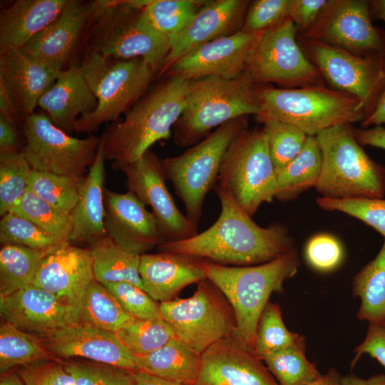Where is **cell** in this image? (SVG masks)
<instances>
[{
    "label": "cell",
    "mask_w": 385,
    "mask_h": 385,
    "mask_svg": "<svg viewBox=\"0 0 385 385\" xmlns=\"http://www.w3.org/2000/svg\"><path fill=\"white\" fill-rule=\"evenodd\" d=\"M186 299L160 303L162 318L180 339L199 354L233 335L235 319L226 304L206 279Z\"/></svg>",
    "instance_id": "5bb4252c"
},
{
    "label": "cell",
    "mask_w": 385,
    "mask_h": 385,
    "mask_svg": "<svg viewBox=\"0 0 385 385\" xmlns=\"http://www.w3.org/2000/svg\"><path fill=\"white\" fill-rule=\"evenodd\" d=\"M301 337L287 329L283 322L279 306L269 302L258 322L254 351L262 360L268 354L293 344Z\"/></svg>",
    "instance_id": "7bdbcfd3"
},
{
    "label": "cell",
    "mask_w": 385,
    "mask_h": 385,
    "mask_svg": "<svg viewBox=\"0 0 385 385\" xmlns=\"http://www.w3.org/2000/svg\"><path fill=\"white\" fill-rule=\"evenodd\" d=\"M0 385H25L18 372L9 370L1 374Z\"/></svg>",
    "instance_id": "e7e4bbea"
},
{
    "label": "cell",
    "mask_w": 385,
    "mask_h": 385,
    "mask_svg": "<svg viewBox=\"0 0 385 385\" xmlns=\"http://www.w3.org/2000/svg\"><path fill=\"white\" fill-rule=\"evenodd\" d=\"M255 88L259 123L272 120L288 123L308 136L336 125L361 122L365 118L356 98L324 85L284 88L258 84Z\"/></svg>",
    "instance_id": "277c9868"
},
{
    "label": "cell",
    "mask_w": 385,
    "mask_h": 385,
    "mask_svg": "<svg viewBox=\"0 0 385 385\" xmlns=\"http://www.w3.org/2000/svg\"><path fill=\"white\" fill-rule=\"evenodd\" d=\"M290 0H255L250 3L241 31H267L287 18Z\"/></svg>",
    "instance_id": "f907efd6"
},
{
    "label": "cell",
    "mask_w": 385,
    "mask_h": 385,
    "mask_svg": "<svg viewBox=\"0 0 385 385\" xmlns=\"http://www.w3.org/2000/svg\"><path fill=\"white\" fill-rule=\"evenodd\" d=\"M383 123H385V85L374 109L361 121V125L366 128L371 125L379 126Z\"/></svg>",
    "instance_id": "680465c9"
},
{
    "label": "cell",
    "mask_w": 385,
    "mask_h": 385,
    "mask_svg": "<svg viewBox=\"0 0 385 385\" xmlns=\"http://www.w3.org/2000/svg\"><path fill=\"white\" fill-rule=\"evenodd\" d=\"M200 261L207 279L226 297L233 309V335L254 350L258 322L270 295L282 292L284 282L298 271L297 249L256 265L227 266Z\"/></svg>",
    "instance_id": "3957f363"
},
{
    "label": "cell",
    "mask_w": 385,
    "mask_h": 385,
    "mask_svg": "<svg viewBox=\"0 0 385 385\" xmlns=\"http://www.w3.org/2000/svg\"><path fill=\"white\" fill-rule=\"evenodd\" d=\"M59 73L24 48H0V77L11 91L24 119L34 113L39 99Z\"/></svg>",
    "instance_id": "d4e9b609"
},
{
    "label": "cell",
    "mask_w": 385,
    "mask_h": 385,
    "mask_svg": "<svg viewBox=\"0 0 385 385\" xmlns=\"http://www.w3.org/2000/svg\"><path fill=\"white\" fill-rule=\"evenodd\" d=\"M138 371L179 384L194 385L201 354L177 338L155 351L134 357Z\"/></svg>",
    "instance_id": "f546056e"
},
{
    "label": "cell",
    "mask_w": 385,
    "mask_h": 385,
    "mask_svg": "<svg viewBox=\"0 0 385 385\" xmlns=\"http://www.w3.org/2000/svg\"><path fill=\"white\" fill-rule=\"evenodd\" d=\"M94 4L86 51L113 60L142 58L160 73L170 51V41L145 22L141 9L133 6L130 0Z\"/></svg>",
    "instance_id": "52a82bcc"
},
{
    "label": "cell",
    "mask_w": 385,
    "mask_h": 385,
    "mask_svg": "<svg viewBox=\"0 0 385 385\" xmlns=\"http://www.w3.org/2000/svg\"><path fill=\"white\" fill-rule=\"evenodd\" d=\"M25 145L22 149L33 170L71 178L78 182L93 165L101 138L91 135L77 138L56 127L45 113H34L23 122Z\"/></svg>",
    "instance_id": "7c38bea8"
},
{
    "label": "cell",
    "mask_w": 385,
    "mask_h": 385,
    "mask_svg": "<svg viewBox=\"0 0 385 385\" xmlns=\"http://www.w3.org/2000/svg\"><path fill=\"white\" fill-rule=\"evenodd\" d=\"M297 41L324 81L332 89L356 98L366 118L385 85V57H361L318 41Z\"/></svg>",
    "instance_id": "4fadbf2b"
},
{
    "label": "cell",
    "mask_w": 385,
    "mask_h": 385,
    "mask_svg": "<svg viewBox=\"0 0 385 385\" xmlns=\"http://www.w3.org/2000/svg\"><path fill=\"white\" fill-rule=\"evenodd\" d=\"M139 272L143 290L159 303L171 301L186 286L207 279L199 260L166 252L141 255Z\"/></svg>",
    "instance_id": "484cf974"
},
{
    "label": "cell",
    "mask_w": 385,
    "mask_h": 385,
    "mask_svg": "<svg viewBox=\"0 0 385 385\" xmlns=\"http://www.w3.org/2000/svg\"><path fill=\"white\" fill-rule=\"evenodd\" d=\"M131 317L139 319L160 318V303L144 290L129 282L103 284Z\"/></svg>",
    "instance_id": "7dc6e473"
},
{
    "label": "cell",
    "mask_w": 385,
    "mask_h": 385,
    "mask_svg": "<svg viewBox=\"0 0 385 385\" xmlns=\"http://www.w3.org/2000/svg\"><path fill=\"white\" fill-rule=\"evenodd\" d=\"M255 85L243 74L235 78L207 76L190 81L183 111L173 127V141L192 146L213 128L259 112Z\"/></svg>",
    "instance_id": "8992f818"
},
{
    "label": "cell",
    "mask_w": 385,
    "mask_h": 385,
    "mask_svg": "<svg viewBox=\"0 0 385 385\" xmlns=\"http://www.w3.org/2000/svg\"><path fill=\"white\" fill-rule=\"evenodd\" d=\"M106 236L122 249L143 255L164 242L158 223L133 193L104 189Z\"/></svg>",
    "instance_id": "ffe728a7"
},
{
    "label": "cell",
    "mask_w": 385,
    "mask_h": 385,
    "mask_svg": "<svg viewBox=\"0 0 385 385\" xmlns=\"http://www.w3.org/2000/svg\"><path fill=\"white\" fill-rule=\"evenodd\" d=\"M53 357H81L130 371H138L135 356L115 333L78 322L39 337Z\"/></svg>",
    "instance_id": "44dd1931"
},
{
    "label": "cell",
    "mask_w": 385,
    "mask_h": 385,
    "mask_svg": "<svg viewBox=\"0 0 385 385\" xmlns=\"http://www.w3.org/2000/svg\"><path fill=\"white\" fill-rule=\"evenodd\" d=\"M242 74L253 85L274 83L284 88L324 85L320 72L302 51L295 26L288 18L264 33Z\"/></svg>",
    "instance_id": "8fae6325"
},
{
    "label": "cell",
    "mask_w": 385,
    "mask_h": 385,
    "mask_svg": "<svg viewBox=\"0 0 385 385\" xmlns=\"http://www.w3.org/2000/svg\"><path fill=\"white\" fill-rule=\"evenodd\" d=\"M354 133L361 145H369L385 150V128L381 125L370 128H354Z\"/></svg>",
    "instance_id": "6f0895ef"
},
{
    "label": "cell",
    "mask_w": 385,
    "mask_h": 385,
    "mask_svg": "<svg viewBox=\"0 0 385 385\" xmlns=\"http://www.w3.org/2000/svg\"><path fill=\"white\" fill-rule=\"evenodd\" d=\"M20 137L16 125L0 115V154L19 152Z\"/></svg>",
    "instance_id": "11a10c76"
},
{
    "label": "cell",
    "mask_w": 385,
    "mask_h": 385,
    "mask_svg": "<svg viewBox=\"0 0 385 385\" xmlns=\"http://www.w3.org/2000/svg\"><path fill=\"white\" fill-rule=\"evenodd\" d=\"M369 1L329 0L297 40H312L361 57H385V31L374 25Z\"/></svg>",
    "instance_id": "9a60e30c"
},
{
    "label": "cell",
    "mask_w": 385,
    "mask_h": 385,
    "mask_svg": "<svg viewBox=\"0 0 385 385\" xmlns=\"http://www.w3.org/2000/svg\"><path fill=\"white\" fill-rule=\"evenodd\" d=\"M207 1L146 0L141 15L150 27L169 38L183 31Z\"/></svg>",
    "instance_id": "d590c367"
},
{
    "label": "cell",
    "mask_w": 385,
    "mask_h": 385,
    "mask_svg": "<svg viewBox=\"0 0 385 385\" xmlns=\"http://www.w3.org/2000/svg\"><path fill=\"white\" fill-rule=\"evenodd\" d=\"M322 168V152L316 136H308L301 152L277 173L275 198L287 201L315 187Z\"/></svg>",
    "instance_id": "d6a6232c"
},
{
    "label": "cell",
    "mask_w": 385,
    "mask_h": 385,
    "mask_svg": "<svg viewBox=\"0 0 385 385\" xmlns=\"http://www.w3.org/2000/svg\"><path fill=\"white\" fill-rule=\"evenodd\" d=\"M23 217L56 238L68 242L72 230V218L41 199L29 190L9 212Z\"/></svg>",
    "instance_id": "ab89813d"
},
{
    "label": "cell",
    "mask_w": 385,
    "mask_h": 385,
    "mask_svg": "<svg viewBox=\"0 0 385 385\" xmlns=\"http://www.w3.org/2000/svg\"><path fill=\"white\" fill-rule=\"evenodd\" d=\"M97 105L81 66L76 64L59 73L38 103L51 122L68 134L74 130L77 120L93 112Z\"/></svg>",
    "instance_id": "4316f807"
},
{
    "label": "cell",
    "mask_w": 385,
    "mask_h": 385,
    "mask_svg": "<svg viewBox=\"0 0 385 385\" xmlns=\"http://www.w3.org/2000/svg\"><path fill=\"white\" fill-rule=\"evenodd\" d=\"M248 128L247 117L216 128L182 154L162 159L165 177L183 203L186 216L198 226L207 194L219 179L225 154L235 138Z\"/></svg>",
    "instance_id": "9c48e42d"
},
{
    "label": "cell",
    "mask_w": 385,
    "mask_h": 385,
    "mask_svg": "<svg viewBox=\"0 0 385 385\" xmlns=\"http://www.w3.org/2000/svg\"><path fill=\"white\" fill-rule=\"evenodd\" d=\"M0 115L17 126L21 123V115L9 87L0 77Z\"/></svg>",
    "instance_id": "9f6ffc18"
},
{
    "label": "cell",
    "mask_w": 385,
    "mask_h": 385,
    "mask_svg": "<svg viewBox=\"0 0 385 385\" xmlns=\"http://www.w3.org/2000/svg\"><path fill=\"white\" fill-rule=\"evenodd\" d=\"M371 16L385 23V0L369 1Z\"/></svg>",
    "instance_id": "be15d7a7"
},
{
    "label": "cell",
    "mask_w": 385,
    "mask_h": 385,
    "mask_svg": "<svg viewBox=\"0 0 385 385\" xmlns=\"http://www.w3.org/2000/svg\"><path fill=\"white\" fill-rule=\"evenodd\" d=\"M237 204L251 217L277 190V174L262 128H246L227 150L219 174Z\"/></svg>",
    "instance_id": "30bf717a"
},
{
    "label": "cell",
    "mask_w": 385,
    "mask_h": 385,
    "mask_svg": "<svg viewBox=\"0 0 385 385\" xmlns=\"http://www.w3.org/2000/svg\"><path fill=\"white\" fill-rule=\"evenodd\" d=\"M115 334L136 356L147 355L175 337L171 327L162 317L150 319L132 317Z\"/></svg>",
    "instance_id": "f35d334b"
},
{
    "label": "cell",
    "mask_w": 385,
    "mask_h": 385,
    "mask_svg": "<svg viewBox=\"0 0 385 385\" xmlns=\"http://www.w3.org/2000/svg\"><path fill=\"white\" fill-rule=\"evenodd\" d=\"M69 0H18L0 14V48H23L62 12Z\"/></svg>",
    "instance_id": "f1b7e54d"
},
{
    "label": "cell",
    "mask_w": 385,
    "mask_h": 385,
    "mask_svg": "<svg viewBox=\"0 0 385 385\" xmlns=\"http://www.w3.org/2000/svg\"><path fill=\"white\" fill-rule=\"evenodd\" d=\"M315 136L322 152V168L314 188L321 197L384 198L385 168L366 153L352 125H336Z\"/></svg>",
    "instance_id": "5b68a950"
},
{
    "label": "cell",
    "mask_w": 385,
    "mask_h": 385,
    "mask_svg": "<svg viewBox=\"0 0 385 385\" xmlns=\"http://www.w3.org/2000/svg\"><path fill=\"white\" fill-rule=\"evenodd\" d=\"M0 313L5 322L38 337L80 322L78 307L34 285L0 297Z\"/></svg>",
    "instance_id": "d6986e66"
},
{
    "label": "cell",
    "mask_w": 385,
    "mask_h": 385,
    "mask_svg": "<svg viewBox=\"0 0 385 385\" xmlns=\"http://www.w3.org/2000/svg\"><path fill=\"white\" fill-rule=\"evenodd\" d=\"M255 351L234 335L201 354L194 385H279Z\"/></svg>",
    "instance_id": "ac0fdd59"
},
{
    "label": "cell",
    "mask_w": 385,
    "mask_h": 385,
    "mask_svg": "<svg viewBox=\"0 0 385 385\" xmlns=\"http://www.w3.org/2000/svg\"><path fill=\"white\" fill-rule=\"evenodd\" d=\"M329 0H290L287 18L294 24L297 36L316 22Z\"/></svg>",
    "instance_id": "f5cc1de1"
},
{
    "label": "cell",
    "mask_w": 385,
    "mask_h": 385,
    "mask_svg": "<svg viewBox=\"0 0 385 385\" xmlns=\"http://www.w3.org/2000/svg\"><path fill=\"white\" fill-rule=\"evenodd\" d=\"M132 385H189L166 380L142 371H132Z\"/></svg>",
    "instance_id": "91938a15"
},
{
    "label": "cell",
    "mask_w": 385,
    "mask_h": 385,
    "mask_svg": "<svg viewBox=\"0 0 385 385\" xmlns=\"http://www.w3.org/2000/svg\"><path fill=\"white\" fill-rule=\"evenodd\" d=\"M93 279L90 249L67 243L43 260L31 285L80 308L83 295Z\"/></svg>",
    "instance_id": "cb8c5ba5"
},
{
    "label": "cell",
    "mask_w": 385,
    "mask_h": 385,
    "mask_svg": "<svg viewBox=\"0 0 385 385\" xmlns=\"http://www.w3.org/2000/svg\"><path fill=\"white\" fill-rule=\"evenodd\" d=\"M304 337L266 355L262 361L279 385H309L322 374L306 356Z\"/></svg>",
    "instance_id": "e575fe53"
},
{
    "label": "cell",
    "mask_w": 385,
    "mask_h": 385,
    "mask_svg": "<svg viewBox=\"0 0 385 385\" xmlns=\"http://www.w3.org/2000/svg\"><path fill=\"white\" fill-rule=\"evenodd\" d=\"M18 374L25 385H76L64 364L52 359L21 366Z\"/></svg>",
    "instance_id": "816d5d0a"
},
{
    "label": "cell",
    "mask_w": 385,
    "mask_h": 385,
    "mask_svg": "<svg viewBox=\"0 0 385 385\" xmlns=\"http://www.w3.org/2000/svg\"><path fill=\"white\" fill-rule=\"evenodd\" d=\"M94 8V1L69 0L58 16L23 48L61 73L73 66L71 59L90 26Z\"/></svg>",
    "instance_id": "7402d4cb"
},
{
    "label": "cell",
    "mask_w": 385,
    "mask_h": 385,
    "mask_svg": "<svg viewBox=\"0 0 385 385\" xmlns=\"http://www.w3.org/2000/svg\"><path fill=\"white\" fill-rule=\"evenodd\" d=\"M89 245L96 280L101 284L129 282L143 290L139 272L140 255L122 249L108 236Z\"/></svg>",
    "instance_id": "4dcf8cb0"
},
{
    "label": "cell",
    "mask_w": 385,
    "mask_h": 385,
    "mask_svg": "<svg viewBox=\"0 0 385 385\" xmlns=\"http://www.w3.org/2000/svg\"><path fill=\"white\" fill-rule=\"evenodd\" d=\"M262 124L277 174L301 152L308 135L292 125L277 120H267Z\"/></svg>",
    "instance_id": "f6af8a7d"
},
{
    "label": "cell",
    "mask_w": 385,
    "mask_h": 385,
    "mask_svg": "<svg viewBox=\"0 0 385 385\" xmlns=\"http://www.w3.org/2000/svg\"><path fill=\"white\" fill-rule=\"evenodd\" d=\"M1 245H22L36 250H52L69 243L63 242L38 227L29 220L8 212L0 221Z\"/></svg>",
    "instance_id": "ee69618b"
},
{
    "label": "cell",
    "mask_w": 385,
    "mask_h": 385,
    "mask_svg": "<svg viewBox=\"0 0 385 385\" xmlns=\"http://www.w3.org/2000/svg\"><path fill=\"white\" fill-rule=\"evenodd\" d=\"M250 3L247 0L208 1L183 31L169 37L170 51L159 76L193 48L240 31Z\"/></svg>",
    "instance_id": "603a6c76"
},
{
    "label": "cell",
    "mask_w": 385,
    "mask_h": 385,
    "mask_svg": "<svg viewBox=\"0 0 385 385\" xmlns=\"http://www.w3.org/2000/svg\"><path fill=\"white\" fill-rule=\"evenodd\" d=\"M103 144L101 140L96 159L84 179L79 183L78 197L72 210L69 243L93 242L106 236L104 217L106 178Z\"/></svg>",
    "instance_id": "83f0119b"
},
{
    "label": "cell",
    "mask_w": 385,
    "mask_h": 385,
    "mask_svg": "<svg viewBox=\"0 0 385 385\" xmlns=\"http://www.w3.org/2000/svg\"><path fill=\"white\" fill-rule=\"evenodd\" d=\"M116 170L125 174L128 191L151 207L164 242L186 240L198 233V226L178 208L167 188L162 159L151 150Z\"/></svg>",
    "instance_id": "2e32d148"
},
{
    "label": "cell",
    "mask_w": 385,
    "mask_h": 385,
    "mask_svg": "<svg viewBox=\"0 0 385 385\" xmlns=\"http://www.w3.org/2000/svg\"><path fill=\"white\" fill-rule=\"evenodd\" d=\"M131 318L103 284L91 282L80 306L81 322L115 333Z\"/></svg>",
    "instance_id": "8d00e7d4"
},
{
    "label": "cell",
    "mask_w": 385,
    "mask_h": 385,
    "mask_svg": "<svg viewBox=\"0 0 385 385\" xmlns=\"http://www.w3.org/2000/svg\"><path fill=\"white\" fill-rule=\"evenodd\" d=\"M32 171L22 151L0 154V215L8 213L28 190Z\"/></svg>",
    "instance_id": "b9f144b4"
},
{
    "label": "cell",
    "mask_w": 385,
    "mask_h": 385,
    "mask_svg": "<svg viewBox=\"0 0 385 385\" xmlns=\"http://www.w3.org/2000/svg\"><path fill=\"white\" fill-rule=\"evenodd\" d=\"M304 256L312 268L320 272H329L341 265L344 250L336 237L319 233L312 236L306 243Z\"/></svg>",
    "instance_id": "681fc988"
},
{
    "label": "cell",
    "mask_w": 385,
    "mask_h": 385,
    "mask_svg": "<svg viewBox=\"0 0 385 385\" xmlns=\"http://www.w3.org/2000/svg\"><path fill=\"white\" fill-rule=\"evenodd\" d=\"M145 94L119 123L101 138L106 160L113 168L140 159L156 142L168 139L185 108L190 81L166 75Z\"/></svg>",
    "instance_id": "7a4b0ae2"
},
{
    "label": "cell",
    "mask_w": 385,
    "mask_h": 385,
    "mask_svg": "<svg viewBox=\"0 0 385 385\" xmlns=\"http://www.w3.org/2000/svg\"><path fill=\"white\" fill-rule=\"evenodd\" d=\"M41 339L7 322L0 325V373L16 366L52 359Z\"/></svg>",
    "instance_id": "74e56055"
},
{
    "label": "cell",
    "mask_w": 385,
    "mask_h": 385,
    "mask_svg": "<svg viewBox=\"0 0 385 385\" xmlns=\"http://www.w3.org/2000/svg\"><path fill=\"white\" fill-rule=\"evenodd\" d=\"M76 385H132V371L102 363L65 362Z\"/></svg>",
    "instance_id": "c3c4849f"
},
{
    "label": "cell",
    "mask_w": 385,
    "mask_h": 385,
    "mask_svg": "<svg viewBox=\"0 0 385 385\" xmlns=\"http://www.w3.org/2000/svg\"><path fill=\"white\" fill-rule=\"evenodd\" d=\"M342 376L337 369L331 368L325 374L309 385H341Z\"/></svg>",
    "instance_id": "6125c7cd"
},
{
    "label": "cell",
    "mask_w": 385,
    "mask_h": 385,
    "mask_svg": "<svg viewBox=\"0 0 385 385\" xmlns=\"http://www.w3.org/2000/svg\"><path fill=\"white\" fill-rule=\"evenodd\" d=\"M215 190L221 206L217 220L192 237L163 242L157 247L160 252L222 265L250 266L270 262L296 249L285 225L274 222L261 227L226 187L218 183Z\"/></svg>",
    "instance_id": "6da1fadb"
},
{
    "label": "cell",
    "mask_w": 385,
    "mask_h": 385,
    "mask_svg": "<svg viewBox=\"0 0 385 385\" xmlns=\"http://www.w3.org/2000/svg\"><path fill=\"white\" fill-rule=\"evenodd\" d=\"M354 367L364 354L376 359L385 368V322L368 323L364 340L354 349Z\"/></svg>",
    "instance_id": "db71d44e"
},
{
    "label": "cell",
    "mask_w": 385,
    "mask_h": 385,
    "mask_svg": "<svg viewBox=\"0 0 385 385\" xmlns=\"http://www.w3.org/2000/svg\"><path fill=\"white\" fill-rule=\"evenodd\" d=\"M265 31L240 30L203 43L178 59L165 74L189 81L207 76L237 78L243 73L251 52Z\"/></svg>",
    "instance_id": "e0dca14e"
},
{
    "label": "cell",
    "mask_w": 385,
    "mask_h": 385,
    "mask_svg": "<svg viewBox=\"0 0 385 385\" xmlns=\"http://www.w3.org/2000/svg\"><path fill=\"white\" fill-rule=\"evenodd\" d=\"M81 67L98 101L96 109L81 116L74 126L75 131L88 134L125 114L145 94L157 73L142 58L113 60L92 51H86Z\"/></svg>",
    "instance_id": "ba28073f"
},
{
    "label": "cell",
    "mask_w": 385,
    "mask_h": 385,
    "mask_svg": "<svg viewBox=\"0 0 385 385\" xmlns=\"http://www.w3.org/2000/svg\"><path fill=\"white\" fill-rule=\"evenodd\" d=\"M341 385H385V374H375L367 379L347 374L342 376Z\"/></svg>",
    "instance_id": "94428289"
},
{
    "label": "cell",
    "mask_w": 385,
    "mask_h": 385,
    "mask_svg": "<svg viewBox=\"0 0 385 385\" xmlns=\"http://www.w3.org/2000/svg\"><path fill=\"white\" fill-rule=\"evenodd\" d=\"M79 183L66 176L32 170L28 190L51 205L71 214L78 200Z\"/></svg>",
    "instance_id": "60d3db41"
},
{
    "label": "cell",
    "mask_w": 385,
    "mask_h": 385,
    "mask_svg": "<svg viewBox=\"0 0 385 385\" xmlns=\"http://www.w3.org/2000/svg\"><path fill=\"white\" fill-rule=\"evenodd\" d=\"M317 205L327 211H338L359 220L381 234L385 240V199L336 200L320 197Z\"/></svg>",
    "instance_id": "bcb514c9"
},
{
    "label": "cell",
    "mask_w": 385,
    "mask_h": 385,
    "mask_svg": "<svg viewBox=\"0 0 385 385\" xmlns=\"http://www.w3.org/2000/svg\"><path fill=\"white\" fill-rule=\"evenodd\" d=\"M351 292L360 300L359 320L385 322V240L376 257L354 277Z\"/></svg>",
    "instance_id": "1f68e13d"
},
{
    "label": "cell",
    "mask_w": 385,
    "mask_h": 385,
    "mask_svg": "<svg viewBox=\"0 0 385 385\" xmlns=\"http://www.w3.org/2000/svg\"><path fill=\"white\" fill-rule=\"evenodd\" d=\"M54 250L2 245L0 250V297L31 285L41 262Z\"/></svg>",
    "instance_id": "836d02e7"
}]
</instances>
